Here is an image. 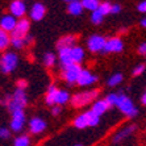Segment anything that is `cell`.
<instances>
[{"mask_svg": "<svg viewBox=\"0 0 146 146\" xmlns=\"http://www.w3.org/2000/svg\"><path fill=\"white\" fill-rule=\"evenodd\" d=\"M137 11L141 12V13H145V11H146V1L145 0H142L141 3H138V5H137Z\"/></svg>", "mask_w": 146, "mask_h": 146, "instance_id": "39", "label": "cell"}, {"mask_svg": "<svg viewBox=\"0 0 146 146\" xmlns=\"http://www.w3.org/2000/svg\"><path fill=\"white\" fill-rule=\"evenodd\" d=\"M58 59L61 62V66H67L70 63H72L71 55H70V48L59 49L58 50Z\"/></svg>", "mask_w": 146, "mask_h": 146, "instance_id": "19", "label": "cell"}, {"mask_svg": "<svg viewBox=\"0 0 146 146\" xmlns=\"http://www.w3.org/2000/svg\"><path fill=\"white\" fill-rule=\"evenodd\" d=\"M75 146H83V145H75Z\"/></svg>", "mask_w": 146, "mask_h": 146, "instance_id": "44", "label": "cell"}, {"mask_svg": "<svg viewBox=\"0 0 146 146\" xmlns=\"http://www.w3.org/2000/svg\"><path fill=\"white\" fill-rule=\"evenodd\" d=\"M70 55H71V61L75 65H80L83 59H84L86 51L82 46H78V45H74L72 48H70Z\"/></svg>", "mask_w": 146, "mask_h": 146, "instance_id": "16", "label": "cell"}, {"mask_svg": "<svg viewBox=\"0 0 146 146\" xmlns=\"http://www.w3.org/2000/svg\"><path fill=\"white\" fill-rule=\"evenodd\" d=\"M42 62L46 67H53L55 65V54L54 53H45L42 57Z\"/></svg>", "mask_w": 146, "mask_h": 146, "instance_id": "29", "label": "cell"}, {"mask_svg": "<svg viewBox=\"0 0 146 146\" xmlns=\"http://www.w3.org/2000/svg\"><path fill=\"white\" fill-rule=\"evenodd\" d=\"M63 1H66V3H71V1H79V0H63Z\"/></svg>", "mask_w": 146, "mask_h": 146, "instance_id": "43", "label": "cell"}, {"mask_svg": "<svg viewBox=\"0 0 146 146\" xmlns=\"http://www.w3.org/2000/svg\"><path fill=\"white\" fill-rule=\"evenodd\" d=\"M124 50V41L120 37H111L106 40L103 53H121Z\"/></svg>", "mask_w": 146, "mask_h": 146, "instance_id": "9", "label": "cell"}, {"mask_svg": "<svg viewBox=\"0 0 146 146\" xmlns=\"http://www.w3.org/2000/svg\"><path fill=\"white\" fill-rule=\"evenodd\" d=\"M29 31H31V21L23 17V19L16 21V25H15L13 31L9 33V36L11 37L24 38L27 34H29Z\"/></svg>", "mask_w": 146, "mask_h": 146, "instance_id": "7", "label": "cell"}, {"mask_svg": "<svg viewBox=\"0 0 146 146\" xmlns=\"http://www.w3.org/2000/svg\"><path fill=\"white\" fill-rule=\"evenodd\" d=\"M106 40L107 38L102 34H92L87 40V49L91 53H100L103 51V48L106 45Z\"/></svg>", "mask_w": 146, "mask_h": 146, "instance_id": "8", "label": "cell"}, {"mask_svg": "<svg viewBox=\"0 0 146 146\" xmlns=\"http://www.w3.org/2000/svg\"><path fill=\"white\" fill-rule=\"evenodd\" d=\"M17 63H19V57L16 53L5 51L0 57V71L3 74H11L17 67Z\"/></svg>", "mask_w": 146, "mask_h": 146, "instance_id": "4", "label": "cell"}, {"mask_svg": "<svg viewBox=\"0 0 146 146\" xmlns=\"http://www.w3.org/2000/svg\"><path fill=\"white\" fill-rule=\"evenodd\" d=\"M28 87V82L25 79H19L17 80V88L19 90H25Z\"/></svg>", "mask_w": 146, "mask_h": 146, "instance_id": "36", "label": "cell"}, {"mask_svg": "<svg viewBox=\"0 0 146 146\" xmlns=\"http://www.w3.org/2000/svg\"><path fill=\"white\" fill-rule=\"evenodd\" d=\"M28 126H29V132L32 134H40L46 129V121L41 117H32L29 120Z\"/></svg>", "mask_w": 146, "mask_h": 146, "instance_id": "12", "label": "cell"}, {"mask_svg": "<svg viewBox=\"0 0 146 146\" xmlns=\"http://www.w3.org/2000/svg\"><path fill=\"white\" fill-rule=\"evenodd\" d=\"M83 7H82L80 4V0L79 1H71V3H68L67 5V12L72 16H80L83 13Z\"/></svg>", "mask_w": 146, "mask_h": 146, "instance_id": "21", "label": "cell"}, {"mask_svg": "<svg viewBox=\"0 0 146 146\" xmlns=\"http://www.w3.org/2000/svg\"><path fill=\"white\" fill-rule=\"evenodd\" d=\"M25 125V112L24 109H19L11 113V132L19 133L24 129Z\"/></svg>", "mask_w": 146, "mask_h": 146, "instance_id": "6", "label": "cell"}, {"mask_svg": "<svg viewBox=\"0 0 146 146\" xmlns=\"http://www.w3.org/2000/svg\"><path fill=\"white\" fill-rule=\"evenodd\" d=\"M139 24H141V27H142V28H145V27H146V19H145V17H142V19H141Z\"/></svg>", "mask_w": 146, "mask_h": 146, "instance_id": "42", "label": "cell"}, {"mask_svg": "<svg viewBox=\"0 0 146 146\" xmlns=\"http://www.w3.org/2000/svg\"><path fill=\"white\" fill-rule=\"evenodd\" d=\"M115 107H117V108L121 111L122 115H125L126 117H129V119H133V117H136V116L138 115V109L133 104L132 99L128 98V96L124 95V94H119Z\"/></svg>", "mask_w": 146, "mask_h": 146, "instance_id": "3", "label": "cell"}, {"mask_svg": "<svg viewBox=\"0 0 146 146\" xmlns=\"http://www.w3.org/2000/svg\"><path fill=\"white\" fill-rule=\"evenodd\" d=\"M68 102H70V94L66 90H58L57 96H55V104L62 107Z\"/></svg>", "mask_w": 146, "mask_h": 146, "instance_id": "22", "label": "cell"}, {"mask_svg": "<svg viewBox=\"0 0 146 146\" xmlns=\"http://www.w3.org/2000/svg\"><path fill=\"white\" fill-rule=\"evenodd\" d=\"M82 71L80 65H75V63H70L67 66H62L61 70V78L68 83V84H75L78 80V76Z\"/></svg>", "mask_w": 146, "mask_h": 146, "instance_id": "5", "label": "cell"}, {"mask_svg": "<svg viewBox=\"0 0 146 146\" xmlns=\"http://www.w3.org/2000/svg\"><path fill=\"white\" fill-rule=\"evenodd\" d=\"M98 11L103 16H107L108 13H111V4L108 1H104V3H100L98 7Z\"/></svg>", "mask_w": 146, "mask_h": 146, "instance_id": "33", "label": "cell"}, {"mask_svg": "<svg viewBox=\"0 0 146 146\" xmlns=\"http://www.w3.org/2000/svg\"><path fill=\"white\" fill-rule=\"evenodd\" d=\"M80 4L83 7V9H88L91 12H94V11L98 9L100 1L99 0H80Z\"/></svg>", "mask_w": 146, "mask_h": 146, "instance_id": "26", "label": "cell"}, {"mask_svg": "<svg viewBox=\"0 0 146 146\" xmlns=\"http://www.w3.org/2000/svg\"><path fill=\"white\" fill-rule=\"evenodd\" d=\"M3 104L7 106L8 111L11 113L15 112V111H19V109H24L28 106V95L25 90L16 88L13 95H7L3 99Z\"/></svg>", "mask_w": 146, "mask_h": 146, "instance_id": "1", "label": "cell"}, {"mask_svg": "<svg viewBox=\"0 0 146 146\" xmlns=\"http://www.w3.org/2000/svg\"><path fill=\"white\" fill-rule=\"evenodd\" d=\"M11 45V36L9 33L0 29V51L7 50V48Z\"/></svg>", "mask_w": 146, "mask_h": 146, "instance_id": "23", "label": "cell"}, {"mask_svg": "<svg viewBox=\"0 0 146 146\" xmlns=\"http://www.w3.org/2000/svg\"><path fill=\"white\" fill-rule=\"evenodd\" d=\"M58 88L55 87V84H50L48 87V91H46V96H45V103L48 106L53 107L55 104V96H57Z\"/></svg>", "mask_w": 146, "mask_h": 146, "instance_id": "20", "label": "cell"}, {"mask_svg": "<svg viewBox=\"0 0 146 146\" xmlns=\"http://www.w3.org/2000/svg\"><path fill=\"white\" fill-rule=\"evenodd\" d=\"M145 68H146L145 63H139V65H137L136 67L133 68V75H134V76H138V75L143 74V72H145Z\"/></svg>", "mask_w": 146, "mask_h": 146, "instance_id": "34", "label": "cell"}, {"mask_svg": "<svg viewBox=\"0 0 146 146\" xmlns=\"http://www.w3.org/2000/svg\"><path fill=\"white\" fill-rule=\"evenodd\" d=\"M72 125L76 128V129H86L88 126V122H87V119H86V115L82 113V115L76 116L72 121Z\"/></svg>", "mask_w": 146, "mask_h": 146, "instance_id": "24", "label": "cell"}, {"mask_svg": "<svg viewBox=\"0 0 146 146\" xmlns=\"http://www.w3.org/2000/svg\"><path fill=\"white\" fill-rule=\"evenodd\" d=\"M96 82H98V76L95 74H92L87 68H82L80 74L78 76V80H76V84L80 86V87H88V86L95 84Z\"/></svg>", "mask_w": 146, "mask_h": 146, "instance_id": "10", "label": "cell"}, {"mask_svg": "<svg viewBox=\"0 0 146 146\" xmlns=\"http://www.w3.org/2000/svg\"><path fill=\"white\" fill-rule=\"evenodd\" d=\"M46 13V8L42 3H34L31 8V12H29V16H31V20L33 21H41L45 17Z\"/></svg>", "mask_w": 146, "mask_h": 146, "instance_id": "13", "label": "cell"}, {"mask_svg": "<svg viewBox=\"0 0 146 146\" xmlns=\"http://www.w3.org/2000/svg\"><path fill=\"white\" fill-rule=\"evenodd\" d=\"M117 96H119V94H116V92H112V94H108V95L106 96V103L108 104V108H112V107L116 106V102H117Z\"/></svg>", "mask_w": 146, "mask_h": 146, "instance_id": "30", "label": "cell"}, {"mask_svg": "<svg viewBox=\"0 0 146 146\" xmlns=\"http://www.w3.org/2000/svg\"><path fill=\"white\" fill-rule=\"evenodd\" d=\"M108 109H109L108 108V104L106 103V100H104V99H102V100H96V102H94L91 111L95 113V115H98L99 117H100V116L104 115Z\"/></svg>", "mask_w": 146, "mask_h": 146, "instance_id": "18", "label": "cell"}, {"mask_svg": "<svg viewBox=\"0 0 146 146\" xmlns=\"http://www.w3.org/2000/svg\"><path fill=\"white\" fill-rule=\"evenodd\" d=\"M11 45H12L15 49H23L25 46V41H24V38L11 37Z\"/></svg>", "mask_w": 146, "mask_h": 146, "instance_id": "32", "label": "cell"}, {"mask_svg": "<svg viewBox=\"0 0 146 146\" xmlns=\"http://www.w3.org/2000/svg\"><path fill=\"white\" fill-rule=\"evenodd\" d=\"M84 115H86V119H87V122H88V126H98L100 124V117L98 115H95L91 109L84 112Z\"/></svg>", "mask_w": 146, "mask_h": 146, "instance_id": "25", "label": "cell"}, {"mask_svg": "<svg viewBox=\"0 0 146 146\" xmlns=\"http://www.w3.org/2000/svg\"><path fill=\"white\" fill-rule=\"evenodd\" d=\"M137 126L136 125H128L125 126V128H122L121 130H119V132L115 134V137H113V143H119V142H122L124 139H126L129 136H132L133 133L136 132Z\"/></svg>", "mask_w": 146, "mask_h": 146, "instance_id": "14", "label": "cell"}, {"mask_svg": "<svg viewBox=\"0 0 146 146\" xmlns=\"http://www.w3.org/2000/svg\"><path fill=\"white\" fill-rule=\"evenodd\" d=\"M141 104H142V106H146V94L145 92L141 95Z\"/></svg>", "mask_w": 146, "mask_h": 146, "instance_id": "41", "label": "cell"}, {"mask_svg": "<svg viewBox=\"0 0 146 146\" xmlns=\"http://www.w3.org/2000/svg\"><path fill=\"white\" fill-rule=\"evenodd\" d=\"M98 95H99V90H96V88L82 91V92H78V94L70 96V103H71V106L74 108H82V107L87 106L90 103L95 102Z\"/></svg>", "mask_w": 146, "mask_h": 146, "instance_id": "2", "label": "cell"}, {"mask_svg": "<svg viewBox=\"0 0 146 146\" xmlns=\"http://www.w3.org/2000/svg\"><path fill=\"white\" fill-rule=\"evenodd\" d=\"M11 133L12 132H11L8 128H4V126L3 128H0V138L1 139H8L11 137Z\"/></svg>", "mask_w": 146, "mask_h": 146, "instance_id": "35", "label": "cell"}, {"mask_svg": "<svg viewBox=\"0 0 146 146\" xmlns=\"http://www.w3.org/2000/svg\"><path fill=\"white\" fill-rule=\"evenodd\" d=\"M17 19H15L12 15H4L1 19H0V29L7 33H11L13 31L15 25H16Z\"/></svg>", "mask_w": 146, "mask_h": 146, "instance_id": "15", "label": "cell"}, {"mask_svg": "<svg viewBox=\"0 0 146 146\" xmlns=\"http://www.w3.org/2000/svg\"><path fill=\"white\" fill-rule=\"evenodd\" d=\"M21 1H23V0H21Z\"/></svg>", "mask_w": 146, "mask_h": 146, "instance_id": "45", "label": "cell"}, {"mask_svg": "<svg viewBox=\"0 0 146 146\" xmlns=\"http://www.w3.org/2000/svg\"><path fill=\"white\" fill-rule=\"evenodd\" d=\"M120 11H121V7H120V4H111V13H119Z\"/></svg>", "mask_w": 146, "mask_h": 146, "instance_id": "40", "label": "cell"}, {"mask_svg": "<svg viewBox=\"0 0 146 146\" xmlns=\"http://www.w3.org/2000/svg\"><path fill=\"white\" fill-rule=\"evenodd\" d=\"M61 112H62V107L61 106H57V104H54V106L51 107V115H53V116H58Z\"/></svg>", "mask_w": 146, "mask_h": 146, "instance_id": "37", "label": "cell"}, {"mask_svg": "<svg viewBox=\"0 0 146 146\" xmlns=\"http://www.w3.org/2000/svg\"><path fill=\"white\" fill-rule=\"evenodd\" d=\"M9 15H12L15 19H23L27 13V5L21 0H15L9 5Z\"/></svg>", "mask_w": 146, "mask_h": 146, "instance_id": "11", "label": "cell"}, {"mask_svg": "<svg viewBox=\"0 0 146 146\" xmlns=\"http://www.w3.org/2000/svg\"><path fill=\"white\" fill-rule=\"evenodd\" d=\"M76 42V37L74 34H66L63 37H61L57 42V49H65V48H72Z\"/></svg>", "mask_w": 146, "mask_h": 146, "instance_id": "17", "label": "cell"}, {"mask_svg": "<svg viewBox=\"0 0 146 146\" xmlns=\"http://www.w3.org/2000/svg\"><path fill=\"white\" fill-rule=\"evenodd\" d=\"M103 19H104V16H103V15L100 13L98 9L94 11V12L91 13V21H92V24H95V25L102 24V23H103Z\"/></svg>", "mask_w": 146, "mask_h": 146, "instance_id": "31", "label": "cell"}, {"mask_svg": "<svg viewBox=\"0 0 146 146\" xmlns=\"http://www.w3.org/2000/svg\"><path fill=\"white\" fill-rule=\"evenodd\" d=\"M13 146H31V137L24 134L13 139Z\"/></svg>", "mask_w": 146, "mask_h": 146, "instance_id": "28", "label": "cell"}, {"mask_svg": "<svg viewBox=\"0 0 146 146\" xmlns=\"http://www.w3.org/2000/svg\"><path fill=\"white\" fill-rule=\"evenodd\" d=\"M137 51H138V54L145 55L146 54V42H141L138 45V48H137Z\"/></svg>", "mask_w": 146, "mask_h": 146, "instance_id": "38", "label": "cell"}, {"mask_svg": "<svg viewBox=\"0 0 146 146\" xmlns=\"http://www.w3.org/2000/svg\"><path fill=\"white\" fill-rule=\"evenodd\" d=\"M122 79H124V76H122L121 72H116V74L111 75L108 78L107 84H108V87H116V86H119L120 83H121Z\"/></svg>", "mask_w": 146, "mask_h": 146, "instance_id": "27", "label": "cell"}]
</instances>
